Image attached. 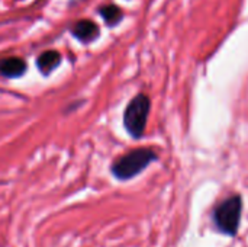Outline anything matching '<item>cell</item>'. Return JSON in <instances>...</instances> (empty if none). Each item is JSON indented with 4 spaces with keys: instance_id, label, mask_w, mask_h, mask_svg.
Here are the masks:
<instances>
[{
    "instance_id": "cell-1",
    "label": "cell",
    "mask_w": 248,
    "mask_h": 247,
    "mask_svg": "<svg viewBox=\"0 0 248 247\" xmlns=\"http://www.w3.org/2000/svg\"><path fill=\"white\" fill-rule=\"evenodd\" d=\"M155 160H158V156L154 150L135 148L116 159L110 166V172L118 181H129L144 172Z\"/></svg>"
},
{
    "instance_id": "cell-2",
    "label": "cell",
    "mask_w": 248,
    "mask_h": 247,
    "mask_svg": "<svg viewBox=\"0 0 248 247\" xmlns=\"http://www.w3.org/2000/svg\"><path fill=\"white\" fill-rule=\"evenodd\" d=\"M151 100L147 95L138 93L129 100L124 111V127L132 138H141L145 132Z\"/></svg>"
},
{
    "instance_id": "cell-3",
    "label": "cell",
    "mask_w": 248,
    "mask_h": 247,
    "mask_svg": "<svg viewBox=\"0 0 248 247\" xmlns=\"http://www.w3.org/2000/svg\"><path fill=\"white\" fill-rule=\"evenodd\" d=\"M241 213L243 198L240 195H232L222 201L214 211V223L218 231L228 236H235L241 223Z\"/></svg>"
},
{
    "instance_id": "cell-4",
    "label": "cell",
    "mask_w": 248,
    "mask_h": 247,
    "mask_svg": "<svg viewBox=\"0 0 248 247\" xmlns=\"http://www.w3.org/2000/svg\"><path fill=\"white\" fill-rule=\"evenodd\" d=\"M70 33L81 44L89 45L100 36V28L90 19H81L71 25Z\"/></svg>"
},
{
    "instance_id": "cell-5",
    "label": "cell",
    "mask_w": 248,
    "mask_h": 247,
    "mask_svg": "<svg viewBox=\"0 0 248 247\" xmlns=\"http://www.w3.org/2000/svg\"><path fill=\"white\" fill-rule=\"evenodd\" d=\"M28 64L20 57H7L0 60V76L4 79H20L26 73Z\"/></svg>"
},
{
    "instance_id": "cell-6",
    "label": "cell",
    "mask_w": 248,
    "mask_h": 247,
    "mask_svg": "<svg viewBox=\"0 0 248 247\" xmlns=\"http://www.w3.org/2000/svg\"><path fill=\"white\" fill-rule=\"evenodd\" d=\"M61 64V54L55 49H46L36 57V68L42 76H49Z\"/></svg>"
},
{
    "instance_id": "cell-7",
    "label": "cell",
    "mask_w": 248,
    "mask_h": 247,
    "mask_svg": "<svg viewBox=\"0 0 248 247\" xmlns=\"http://www.w3.org/2000/svg\"><path fill=\"white\" fill-rule=\"evenodd\" d=\"M97 13L103 19L105 25L109 26V28L118 26L122 22V19H124V12L116 4H105V6H100L99 10H97Z\"/></svg>"
},
{
    "instance_id": "cell-8",
    "label": "cell",
    "mask_w": 248,
    "mask_h": 247,
    "mask_svg": "<svg viewBox=\"0 0 248 247\" xmlns=\"http://www.w3.org/2000/svg\"><path fill=\"white\" fill-rule=\"evenodd\" d=\"M74 1H83V0H74Z\"/></svg>"
}]
</instances>
